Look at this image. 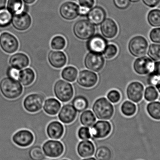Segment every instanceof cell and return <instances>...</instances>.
Segmentation results:
<instances>
[{
  "label": "cell",
  "instance_id": "1",
  "mask_svg": "<svg viewBox=\"0 0 160 160\" xmlns=\"http://www.w3.org/2000/svg\"><path fill=\"white\" fill-rule=\"evenodd\" d=\"M69 125L64 126L65 131L60 141L64 147V151L62 156L56 158V160L68 159L69 160H81L77 151V146L80 140L78 136V130L81 126L74 127V122Z\"/></svg>",
  "mask_w": 160,
  "mask_h": 160
},
{
  "label": "cell",
  "instance_id": "2",
  "mask_svg": "<svg viewBox=\"0 0 160 160\" xmlns=\"http://www.w3.org/2000/svg\"><path fill=\"white\" fill-rule=\"evenodd\" d=\"M93 113L99 120H110L114 113V109L112 103L104 97L98 99L92 107Z\"/></svg>",
  "mask_w": 160,
  "mask_h": 160
},
{
  "label": "cell",
  "instance_id": "3",
  "mask_svg": "<svg viewBox=\"0 0 160 160\" xmlns=\"http://www.w3.org/2000/svg\"><path fill=\"white\" fill-rule=\"evenodd\" d=\"M0 90L7 98L14 99L21 95L23 88L19 82L8 77L0 82Z\"/></svg>",
  "mask_w": 160,
  "mask_h": 160
},
{
  "label": "cell",
  "instance_id": "4",
  "mask_svg": "<svg viewBox=\"0 0 160 160\" xmlns=\"http://www.w3.org/2000/svg\"><path fill=\"white\" fill-rule=\"evenodd\" d=\"M53 91L57 98L63 102H69L74 96L73 86L65 80H58L53 87Z\"/></svg>",
  "mask_w": 160,
  "mask_h": 160
},
{
  "label": "cell",
  "instance_id": "5",
  "mask_svg": "<svg viewBox=\"0 0 160 160\" xmlns=\"http://www.w3.org/2000/svg\"><path fill=\"white\" fill-rule=\"evenodd\" d=\"M95 32L94 25L86 20L78 21L73 27L75 36L80 40H88L95 34Z\"/></svg>",
  "mask_w": 160,
  "mask_h": 160
},
{
  "label": "cell",
  "instance_id": "6",
  "mask_svg": "<svg viewBox=\"0 0 160 160\" xmlns=\"http://www.w3.org/2000/svg\"><path fill=\"white\" fill-rule=\"evenodd\" d=\"M148 43L142 36H136L132 38L128 45L129 52L134 57H141L146 54Z\"/></svg>",
  "mask_w": 160,
  "mask_h": 160
},
{
  "label": "cell",
  "instance_id": "7",
  "mask_svg": "<svg viewBox=\"0 0 160 160\" xmlns=\"http://www.w3.org/2000/svg\"><path fill=\"white\" fill-rule=\"evenodd\" d=\"M42 148L45 156L49 158H59L64 151V147L60 140L49 139L43 144Z\"/></svg>",
  "mask_w": 160,
  "mask_h": 160
},
{
  "label": "cell",
  "instance_id": "8",
  "mask_svg": "<svg viewBox=\"0 0 160 160\" xmlns=\"http://www.w3.org/2000/svg\"><path fill=\"white\" fill-rule=\"evenodd\" d=\"M90 130L92 136L91 140H100L110 135L112 130V125L107 120H98L93 124Z\"/></svg>",
  "mask_w": 160,
  "mask_h": 160
},
{
  "label": "cell",
  "instance_id": "9",
  "mask_svg": "<svg viewBox=\"0 0 160 160\" xmlns=\"http://www.w3.org/2000/svg\"><path fill=\"white\" fill-rule=\"evenodd\" d=\"M84 63L87 69L93 72H98L104 67L105 60L102 54L89 52L86 55Z\"/></svg>",
  "mask_w": 160,
  "mask_h": 160
},
{
  "label": "cell",
  "instance_id": "10",
  "mask_svg": "<svg viewBox=\"0 0 160 160\" xmlns=\"http://www.w3.org/2000/svg\"><path fill=\"white\" fill-rule=\"evenodd\" d=\"M44 97L39 94H32L27 96L23 101L24 109L30 113L39 112L43 107Z\"/></svg>",
  "mask_w": 160,
  "mask_h": 160
},
{
  "label": "cell",
  "instance_id": "11",
  "mask_svg": "<svg viewBox=\"0 0 160 160\" xmlns=\"http://www.w3.org/2000/svg\"><path fill=\"white\" fill-rule=\"evenodd\" d=\"M108 45V41L99 34L94 35L88 39L86 47L89 52L102 54Z\"/></svg>",
  "mask_w": 160,
  "mask_h": 160
},
{
  "label": "cell",
  "instance_id": "12",
  "mask_svg": "<svg viewBox=\"0 0 160 160\" xmlns=\"http://www.w3.org/2000/svg\"><path fill=\"white\" fill-rule=\"evenodd\" d=\"M34 135L31 131L22 129L17 132L12 137L13 142L21 148L29 147L32 144Z\"/></svg>",
  "mask_w": 160,
  "mask_h": 160
},
{
  "label": "cell",
  "instance_id": "13",
  "mask_svg": "<svg viewBox=\"0 0 160 160\" xmlns=\"http://www.w3.org/2000/svg\"><path fill=\"white\" fill-rule=\"evenodd\" d=\"M0 46L5 52L10 54L18 50V41L13 35L8 32H3L0 36Z\"/></svg>",
  "mask_w": 160,
  "mask_h": 160
},
{
  "label": "cell",
  "instance_id": "14",
  "mask_svg": "<svg viewBox=\"0 0 160 160\" xmlns=\"http://www.w3.org/2000/svg\"><path fill=\"white\" fill-rule=\"evenodd\" d=\"M133 68L134 71L138 75H146L153 71L154 63L149 57L141 56L135 60Z\"/></svg>",
  "mask_w": 160,
  "mask_h": 160
},
{
  "label": "cell",
  "instance_id": "15",
  "mask_svg": "<svg viewBox=\"0 0 160 160\" xmlns=\"http://www.w3.org/2000/svg\"><path fill=\"white\" fill-rule=\"evenodd\" d=\"M144 87L139 82H133L128 85L127 95L128 98L135 103H138L142 99Z\"/></svg>",
  "mask_w": 160,
  "mask_h": 160
},
{
  "label": "cell",
  "instance_id": "16",
  "mask_svg": "<svg viewBox=\"0 0 160 160\" xmlns=\"http://www.w3.org/2000/svg\"><path fill=\"white\" fill-rule=\"evenodd\" d=\"M98 76L93 71L84 70L80 71L77 78V82L80 86L90 88L96 85L98 82Z\"/></svg>",
  "mask_w": 160,
  "mask_h": 160
},
{
  "label": "cell",
  "instance_id": "17",
  "mask_svg": "<svg viewBox=\"0 0 160 160\" xmlns=\"http://www.w3.org/2000/svg\"><path fill=\"white\" fill-rule=\"evenodd\" d=\"M12 25L18 31H23L30 28L32 24V18L25 11H22L13 15Z\"/></svg>",
  "mask_w": 160,
  "mask_h": 160
},
{
  "label": "cell",
  "instance_id": "18",
  "mask_svg": "<svg viewBox=\"0 0 160 160\" xmlns=\"http://www.w3.org/2000/svg\"><path fill=\"white\" fill-rule=\"evenodd\" d=\"M78 115V112L73 105L65 104L61 109L58 114V119L65 125L71 124L75 121Z\"/></svg>",
  "mask_w": 160,
  "mask_h": 160
},
{
  "label": "cell",
  "instance_id": "19",
  "mask_svg": "<svg viewBox=\"0 0 160 160\" xmlns=\"http://www.w3.org/2000/svg\"><path fill=\"white\" fill-rule=\"evenodd\" d=\"M46 131L50 139L60 140L64 133V126L60 121L53 120L47 125Z\"/></svg>",
  "mask_w": 160,
  "mask_h": 160
},
{
  "label": "cell",
  "instance_id": "20",
  "mask_svg": "<svg viewBox=\"0 0 160 160\" xmlns=\"http://www.w3.org/2000/svg\"><path fill=\"white\" fill-rule=\"evenodd\" d=\"M60 12L63 18L72 20L79 15V7L73 2H66L61 6Z\"/></svg>",
  "mask_w": 160,
  "mask_h": 160
},
{
  "label": "cell",
  "instance_id": "21",
  "mask_svg": "<svg viewBox=\"0 0 160 160\" xmlns=\"http://www.w3.org/2000/svg\"><path fill=\"white\" fill-rule=\"evenodd\" d=\"M48 60L51 66L55 68L64 67L67 62V57L64 52L61 51L51 50L48 54Z\"/></svg>",
  "mask_w": 160,
  "mask_h": 160
},
{
  "label": "cell",
  "instance_id": "22",
  "mask_svg": "<svg viewBox=\"0 0 160 160\" xmlns=\"http://www.w3.org/2000/svg\"><path fill=\"white\" fill-rule=\"evenodd\" d=\"M96 150V147L91 140L80 141L77 146L78 155L82 158L93 157Z\"/></svg>",
  "mask_w": 160,
  "mask_h": 160
},
{
  "label": "cell",
  "instance_id": "23",
  "mask_svg": "<svg viewBox=\"0 0 160 160\" xmlns=\"http://www.w3.org/2000/svg\"><path fill=\"white\" fill-rule=\"evenodd\" d=\"M101 32L105 38L112 39L116 36L118 33V27L113 20L107 18L102 23Z\"/></svg>",
  "mask_w": 160,
  "mask_h": 160
},
{
  "label": "cell",
  "instance_id": "24",
  "mask_svg": "<svg viewBox=\"0 0 160 160\" xmlns=\"http://www.w3.org/2000/svg\"><path fill=\"white\" fill-rule=\"evenodd\" d=\"M87 17L89 22L93 25H98L105 20L106 12L102 7L96 6L89 10Z\"/></svg>",
  "mask_w": 160,
  "mask_h": 160
},
{
  "label": "cell",
  "instance_id": "25",
  "mask_svg": "<svg viewBox=\"0 0 160 160\" xmlns=\"http://www.w3.org/2000/svg\"><path fill=\"white\" fill-rule=\"evenodd\" d=\"M9 62L12 67L19 70L25 68L29 65L30 59L24 53L18 52L11 56Z\"/></svg>",
  "mask_w": 160,
  "mask_h": 160
},
{
  "label": "cell",
  "instance_id": "26",
  "mask_svg": "<svg viewBox=\"0 0 160 160\" xmlns=\"http://www.w3.org/2000/svg\"><path fill=\"white\" fill-rule=\"evenodd\" d=\"M28 155L31 160H56V159L49 158H47L42 148V145L33 143L29 146Z\"/></svg>",
  "mask_w": 160,
  "mask_h": 160
},
{
  "label": "cell",
  "instance_id": "27",
  "mask_svg": "<svg viewBox=\"0 0 160 160\" xmlns=\"http://www.w3.org/2000/svg\"><path fill=\"white\" fill-rule=\"evenodd\" d=\"M61 108V102L54 98L47 99L43 104L44 112L49 115H56L59 112Z\"/></svg>",
  "mask_w": 160,
  "mask_h": 160
},
{
  "label": "cell",
  "instance_id": "28",
  "mask_svg": "<svg viewBox=\"0 0 160 160\" xmlns=\"http://www.w3.org/2000/svg\"><path fill=\"white\" fill-rule=\"evenodd\" d=\"M35 79V73L32 69L26 68L20 71L18 80L23 86L32 84Z\"/></svg>",
  "mask_w": 160,
  "mask_h": 160
},
{
  "label": "cell",
  "instance_id": "29",
  "mask_svg": "<svg viewBox=\"0 0 160 160\" xmlns=\"http://www.w3.org/2000/svg\"><path fill=\"white\" fill-rule=\"evenodd\" d=\"M94 156V158L97 160H111L112 154L109 147L101 145L96 147Z\"/></svg>",
  "mask_w": 160,
  "mask_h": 160
},
{
  "label": "cell",
  "instance_id": "30",
  "mask_svg": "<svg viewBox=\"0 0 160 160\" xmlns=\"http://www.w3.org/2000/svg\"><path fill=\"white\" fill-rule=\"evenodd\" d=\"M80 123L82 126L91 128L96 122L97 118L90 110H85L80 115Z\"/></svg>",
  "mask_w": 160,
  "mask_h": 160
},
{
  "label": "cell",
  "instance_id": "31",
  "mask_svg": "<svg viewBox=\"0 0 160 160\" xmlns=\"http://www.w3.org/2000/svg\"><path fill=\"white\" fill-rule=\"evenodd\" d=\"M61 76L65 81L71 82H75L78 76V69L74 67H67L63 69Z\"/></svg>",
  "mask_w": 160,
  "mask_h": 160
},
{
  "label": "cell",
  "instance_id": "32",
  "mask_svg": "<svg viewBox=\"0 0 160 160\" xmlns=\"http://www.w3.org/2000/svg\"><path fill=\"white\" fill-rule=\"evenodd\" d=\"M147 111L152 119L160 120V102H153L148 103L147 106Z\"/></svg>",
  "mask_w": 160,
  "mask_h": 160
},
{
  "label": "cell",
  "instance_id": "33",
  "mask_svg": "<svg viewBox=\"0 0 160 160\" xmlns=\"http://www.w3.org/2000/svg\"><path fill=\"white\" fill-rule=\"evenodd\" d=\"M72 105L77 112H82L88 107V102L87 98L82 96L75 97L72 102Z\"/></svg>",
  "mask_w": 160,
  "mask_h": 160
},
{
  "label": "cell",
  "instance_id": "34",
  "mask_svg": "<svg viewBox=\"0 0 160 160\" xmlns=\"http://www.w3.org/2000/svg\"><path fill=\"white\" fill-rule=\"evenodd\" d=\"M7 9L13 15L24 11V5L22 0H8Z\"/></svg>",
  "mask_w": 160,
  "mask_h": 160
},
{
  "label": "cell",
  "instance_id": "35",
  "mask_svg": "<svg viewBox=\"0 0 160 160\" xmlns=\"http://www.w3.org/2000/svg\"><path fill=\"white\" fill-rule=\"evenodd\" d=\"M137 111L136 105L132 102L126 101L122 103L121 106V111L125 116H133Z\"/></svg>",
  "mask_w": 160,
  "mask_h": 160
},
{
  "label": "cell",
  "instance_id": "36",
  "mask_svg": "<svg viewBox=\"0 0 160 160\" xmlns=\"http://www.w3.org/2000/svg\"><path fill=\"white\" fill-rule=\"evenodd\" d=\"M148 23L153 27L160 26V9H152L148 15Z\"/></svg>",
  "mask_w": 160,
  "mask_h": 160
},
{
  "label": "cell",
  "instance_id": "37",
  "mask_svg": "<svg viewBox=\"0 0 160 160\" xmlns=\"http://www.w3.org/2000/svg\"><path fill=\"white\" fill-rule=\"evenodd\" d=\"M13 15L5 8L0 9V27L8 26L12 22Z\"/></svg>",
  "mask_w": 160,
  "mask_h": 160
},
{
  "label": "cell",
  "instance_id": "38",
  "mask_svg": "<svg viewBox=\"0 0 160 160\" xmlns=\"http://www.w3.org/2000/svg\"><path fill=\"white\" fill-rule=\"evenodd\" d=\"M52 49L54 50H61L65 48L66 41L62 36H56L52 39L50 43Z\"/></svg>",
  "mask_w": 160,
  "mask_h": 160
},
{
  "label": "cell",
  "instance_id": "39",
  "mask_svg": "<svg viewBox=\"0 0 160 160\" xmlns=\"http://www.w3.org/2000/svg\"><path fill=\"white\" fill-rule=\"evenodd\" d=\"M148 55L154 61L160 60V44H152L149 46L148 51Z\"/></svg>",
  "mask_w": 160,
  "mask_h": 160
},
{
  "label": "cell",
  "instance_id": "40",
  "mask_svg": "<svg viewBox=\"0 0 160 160\" xmlns=\"http://www.w3.org/2000/svg\"><path fill=\"white\" fill-rule=\"evenodd\" d=\"M158 97V92L154 86H150L146 88L145 90L144 98L147 101H154Z\"/></svg>",
  "mask_w": 160,
  "mask_h": 160
},
{
  "label": "cell",
  "instance_id": "41",
  "mask_svg": "<svg viewBox=\"0 0 160 160\" xmlns=\"http://www.w3.org/2000/svg\"><path fill=\"white\" fill-rule=\"evenodd\" d=\"M118 49L116 46L114 44L107 45L103 52V54L104 58L107 60L112 59L117 54Z\"/></svg>",
  "mask_w": 160,
  "mask_h": 160
},
{
  "label": "cell",
  "instance_id": "42",
  "mask_svg": "<svg viewBox=\"0 0 160 160\" xmlns=\"http://www.w3.org/2000/svg\"><path fill=\"white\" fill-rule=\"evenodd\" d=\"M78 136L80 141L90 140L92 137L90 128L85 126H81L78 130Z\"/></svg>",
  "mask_w": 160,
  "mask_h": 160
},
{
  "label": "cell",
  "instance_id": "43",
  "mask_svg": "<svg viewBox=\"0 0 160 160\" xmlns=\"http://www.w3.org/2000/svg\"><path fill=\"white\" fill-rule=\"evenodd\" d=\"M107 98L110 102L113 103H117L121 99V94L118 90L113 89L108 92Z\"/></svg>",
  "mask_w": 160,
  "mask_h": 160
},
{
  "label": "cell",
  "instance_id": "44",
  "mask_svg": "<svg viewBox=\"0 0 160 160\" xmlns=\"http://www.w3.org/2000/svg\"><path fill=\"white\" fill-rule=\"evenodd\" d=\"M150 40L156 43L160 44V28H156L152 29L149 33Z\"/></svg>",
  "mask_w": 160,
  "mask_h": 160
},
{
  "label": "cell",
  "instance_id": "45",
  "mask_svg": "<svg viewBox=\"0 0 160 160\" xmlns=\"http://www.w3.org/2000/svg\"><path fill=\"white\" fill-rule=\"evenodd\" d=\"M160 80V77L156 75L152 71L149 73V75L148 77L147 81L148 85L154 86L156 85Z\"/></svg>",
  "mask_w": 160,
  "mask_h": 160
},
{
  "label": "cell",
  "instance_id": "46",
  "mask_svg": "<svg viewBox=\"0 0 160 160\" xmlns=\"http://www.w3.org/2000/svg\"><path fill=\"white\" fill-rule=\"evenodd\" d=\"M129 0H113L115 5L119 9H126L129 6Z\"/></svg>",
  "mask_w": 160,
  "mask_h": 160
},
{
  "label": "cell",
  "instance_id": "47",
  "mask_svg": "<svg viewBox=\"0 0 160 160\" xmlns=\"http://www.w3.org/2000/svg\"><path fill=\"white\" fill-rule=\"evenodd\" d=\"M20 71L18 69L14 68L11 67L8 68L7 74L9 78L15 80L18 79Z\"/></svg>",
  "mask_w": 160,
  "mask_h": 160
},
{
  "label": "cell",
  "instance_id": "48",
  "mask_svg": "<svg viewBox=\"0 0 160 160\" xmlns=\"http://www.w3.org/2000/svg\"><path fill=\"white\" fill-rule=\"evenodd\" d=\"M80 7L91 9L94 6L95 0H79Z\"/></svg>",
  "mask_w": 160,
  "mask_h": 160
},
{
  "label": "cell",
  "instance_id": "49",
  "mask_svg": "<svg viewBox=\"0 0 160 160\" xmlns=\"http://www.w3.org/2000/svg\"><path fill=\"white\" fill-rule=\"evenodd\" d=\"M144 3L150 8L157 6L160 2V0H142Z\"/></svg>",
  "mask_w": 160,
  "mask_h": 160
},
{
  "label": "cell",
  "instance_id": "50",
  "mask_svg": "<svg viewBox=\"0 0 160 160\" xmlns=\"http://www.w3.org/2000/svg\"><path fill=\"white\" fill-rule=\"evenodd\" d=\"M152 72L160 77V61L154 64V68Z\"/></svg>",
  "mask_w": 160,
  "mask_h": 160
},
{
  "label": "cell",
  "instance_id": "51",
  "mask_svg": "<svg viewBox=\"0 0 160 160\" xmlns=\"http://www.w3.org/2000/svg\"><path fill=\"white\" fill-rule=\"evenodd\" d=\"M89 9L86 8L79 7V15L81 16H85L89 12Z\"/></svg>",
  "mask_w": 160,
  "mask_h": 160
},
{
  "label": "cell",
  "instance_id": "52",
  "mask_svg": "<svg viewBox=\"0 0 160 160\" xmlns=\"http://www.w3.org/2000/svg\"><path fill=\"white\" fill-rule=\"evenodd\" d=\"M6 2V0H0V9L5 8Z\"/></svg>",
  "mask_w": 160,
  "mask_h": 160
},
{
  "label": "cell",
  "instance_id": "53",
  "mask_svg": "<svg viewBox=\"0 0 160 160\" xmlns=\"http://www.w3.org/2000/svg\"><path fill=\"white\" fill-rule=\"evenodd\" d=\"M25 3L32 4L36 0H22Z\"/></svg>",
  "mask_w": 160,
  "mask_h": 160
},
{
  "label": "cell",
  "instance_id": "54",
  "mask_svg": "<svg viewBox=\"0 0 160 160\" xmlns=\"http://www.w3.org/2000/svg\"><path fill=\"white\" fill-rule=\"evenodd\" d=\"M81 160H97L94 157H91L89 158H82Z\"/></svg>",
  "mask_w": 160,
  "mask_h": 160
},
{
  "label": "cell",
  "instance_id": "55",
  "mask_svg": "<svg viewBox=\"0 0 160 160\" xmlns=\"http://www.w3.org/2000/svg\"><path fill=\"white\" fill-rule=\"evenodd\" d=\"M156 87L158 90L159 92L160 93V80L156 84Z\"/></svg>",
  "mask_w": 160,
  "mask_h": 160
},
{
  "label": "cell",
  "instance_id": "56",
  "mask_svg": "<svg viewBox=\"0 0 160 160\" xmlns=\"http://www.w3.org/2000/svg\"><path fill=\"white\" fill-rule=\"evenodd\" d=\"M130 2H139L140 0H129Z\"/></svg>",
  "mask_w": 160,
  "mask_h": 160
},
{
  "label": "cell",
  "instance_id": "57",
  "mask_svg": "<svg viewBox=\"0 0 160 160\" xmlns=\"http://www.w3.org/2000/svg\"><path fill=\"white\" fill-rule=\"evenodd\" d=\"M60 160H69L68 159H61Z\"/></svg>",
  "mask_w": 160,
  "mask_h": 160
},
{
  "label": "cell",
  "instance_id": "58",
  "mask_svg": "<svg viewBox=\"0 0 160 160\" xmlns=\"http://www.w3.org/2000/svg\"></svg>",
  "mask_w": 160,
  "mask_h": 160
}]
</instances>
